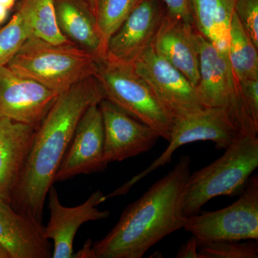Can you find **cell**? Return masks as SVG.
<instances>
[{
    "label": "cell",
    "instance_id": "obj_4",
    "mask_svg": "<svg viewBox=\"0 0 258 258\" xmlns=\"http://www.w3.org/2000/svg\"><path fill=\"white\" fill-rule=\"evenodd\" d=\"M225 150L217 160L190 174L183 203L186 217L199 214L212 199L240 193L257 169V135L242 134Z\"/></svg>",
    "mask_w": 258,
    "mask_h": 258
},
{
    "label": "cell",
    "instance_id": "obj_14",
    "mask_svg": "<svg viewBox=\"0 0 258 258\" xmlns=\"http://www.w3.org/2000/svg\"><path fill=\"white\" fill-rule=\"evenodd\" d=\"M47 195L50 217L45 227V235L53 242L52 257L73 258L75 237L80 227L86 222L105 220L109 217V212L98 209L101 204L106 201V195L98 190L84 203L73 208L62 205L53 185Z\"/></svg>",
    "mask_w": 258,
    "mask_h": 258
},
{
    "label": "cell",
    "instance_id": "obj_15",
    "mask_svg": "<svg viewBox=\"0 0 258 258\" xmlns=\"http://www.w3.org/2000/svg\"><path fill=\"white\" fill-rule=\"evenodd\" d=\"M154 51L194 86L200 79L199 32L193 24L165 13L153 43Z\"/></svg>",
    "mask_w": 258,
    "mask_h": 258
},
{
    "label": "cell",
    "instance_id": "obj_6",
    "mask_svg": "<svg viewBox=\"0 0 258 258\" xmlns=\"http://www.w3.org/2000/svg\"><path fill=\"white\" fill-rule=\"evenodd\" d=\"M229 112L220 107H205L200 111L174 118L169 145L148 167L133 176L118 189L106 195L107 199L121 196L153 171L171 162L179 148L198 142H212L217 149H226L242 135Z\"/></svg>",
    "mask_w": 258,
    "mask_h": 258
},
{
    "label": "cell",
    "instance_id": "obj_27",
    "mask_svg": "<svg viewBox=\"0 0 258 258\" xmlns=\"http://www.w3.org/2000/svg\"><path fill=\"white\" fill-rule=\"evenodd\" d=\"M159 1L164 5L168 14L181 19L186 23L193 24L191 0H159Z\"/></svg>",
    "mask_w": 258,
    "mask_h": 258
},
{
    "label": "cell",
    "instance_id": "obj_13",
    "mask_svg": "<svg viewBox=\"0 0 258 258\" xmlns=\"http://www.w3.org/2000/svg\"><path fill=\"white\" fill-rule=\"evenodd\" d=\"M99 108L104 133V159L108 164L148 152L160 138L150 127L106 98L100 102Z\"/></svg>",
    "mask_w": 258,
    "mask_h": 258
},
{
    "label": "cell",
    "instance_id": "obj_8",
    "mask_svg": "<svg viewBox=\"0 0 258 258\" xmlns=\"http://www.w3.org/2000/svg\"><path fill=\"white\" fill-rule=\"evenodd\" d=\"M184 229L200 245L258 240V177L251 176L240 198L227 208L187 217Z\"/></svg>",
    "mask_w": 258,
    "mask_h": 258
},
{
    "label": "cell",
    "instance_id": "obj_29",
    "mask_svg": "<svg viewBox=\"0 0 258 258\" xmlns=\"http://www.w3.org/2000/svg\"><path fill=\"white\" fill-rule=\"evenodd\" d=\"M87 3L89 8L92 10L93 14L96 17L97 12H98V6H99L101 0H84Z\"/></svg>",
    "mask_w": 258,
    "mask_h": 258
},
{
    "label": "cell",
    "instance_id": "obj_1",
    "mask_svg": "<svg viewBox=\"0 0 258 258\" xmlns=\"http://www.w3.org/2000/svg\"><path fill=\"white\" fill-rule=\"evenodd\" d=\"M105 98L95 76L60 93L38 128L10 205L42 222L49 189L80 120L90 106Z\"/></svg>",
    "mask_w": 258,
    "mask_h": 258
},
{
    "label": "cell",
    "instance_id": "obj_20",
    "mask_svg": "<svg viewBox=\"0 0 258 258\" xmlns=\"http://www.w3.org/2000/svg\"><path fill=\"white\" fill-rule=\"evenodd\" d=\"M257 49L234 12L229 33L228 56L238 82L258 79Z\"/></svg>",
    "mask_w": 258,
    "mask_h": 258
},
{
    "label": "cell",
    "instance_id": "obj_12",
    "mask_svg": "<svg viewBox=\"0 0 258 258\" xmlns=\"http://www.w3.org/2000/svg\"><path fill=\"white\" fill-rule=\"evenodd\" d=\"M104 133L99 103L93 104L80 120L69 149L55 176V182L80 174L104 170Z\"/></svg>",
    "mask_w": 258,
    "mask_h": 258
},
{
    "label": "cell",
    "instance_id": "obj_7",
    "mask_svg": "<svg viewBox=\"0 0 258 258\" xmlns=\"http://www.w3.org/2000/svg\"><path fill=\"white\" fill-rule=\"evenodd\" d=\"M200 79L195 86L204 107H220L229 112L242 134L257 135L241 98L239 83L232 71L228 50H222L199 33Z\"/></svg>",
    "mask_w": 258,
    "mask_h": 258
},
{
    "label": "cell",
    "instance_id": "obj_9",
    "mask_svg": "<svg viewBox=\"0 0 258 258\" xmlns=\"http://www.w3.org/2000/svg\"><path fill=\"white\" fill-rule=\"evenodd\" d=\"M133 66L174 118L205 108L195 86L172 64L158 55L153 46Z\"/></svg>",
    "mask_w": 258,
    "mask_h": 258
},
{
    "label": "cell",
    "instance_id": "obj_31",
    "mask_svg": "<svg viewBox=\"0 0 258 258\" xmlns=\"http://www.w3.org/2000/svg\"><path fill=\"white\" fill-rule=\"evenodd\" d=\"M16 0H0V5H3L8 10L11 9L14 6Z\"/></svg>",
    "mask_w": 258,
    "mask_h": 258
},
{
    "label": "cell",
    "instance_id": "obj_28",
    "mask_svg": "<svg viewBox=\"0 0 258 258\" xmlns=\"http://www.w3.org/2000/svg\"><path fill=\"white\" fill-rule=\"evenodd\" d=\"M200 246L198 239L192 237L186 243L182 244L176 254V258H200L198 247Z\"/></svg>",
    "mask_w": 258,
    "mask_h": 258
},
{
    "label": "cell",
    "instance_id": "obj_25",
    "mask_svg": "<svg viewBox=\"0 0 258 258\" xmlns=\"http://www.w3.org/2000/svg\"><path fill=\"white\" fill-rule=\"evenodd\" d=\"M235 13L244 31L258 47V0H237Z\"/></svg>",
    "mask_w": 258,
    "mask_h": 258
},
{
    "label": "cell",
    "instance_id": "obj_11",
    "mask_svg": "<svg viewBox=\"0 0 258 258\" xmlns=\"http://www.w3.org/2000/svg\"><path fill=\"white\" fill-rule=\"evenodd\" d=\"M165 13L159 0H140L108 40L104 60L133 66L153 46Z\"/></svg>",
    "mask_w": 258,
    "mask_h": 258
},
{
    "label": "cell",
    "instance_id": "obj_17",
    "mask_svg": "<svg viewBox=\"0 0 258 258\" xmlns=\"http://www.w3.org/2000/svg\"><path fill=\"white\" fill-rule=\"evenodd\" d=\"M35 132L30 125L0 118V200L6 203H11Z\"/></svg>",
    "mask_w": 258,
    "mask_h": 258
},
{
    "label": "cell",
    "instance_id": "obj_10",
    "mask_svg": "<svg viewBox=\"0 0 258 258\" xmlns=\"http://www.w3.org/2000/svg\"><path fill=\"white\" fill-rule=\"evenodd\" d=\"M60 93L0 66V118L37 129Z\"/></svg>",
    "mask_w": 258,
    "mask_h": 258
},
{
    "label": "cell",
    "instance_id": "obj_21",
    "mask_svg": "<svg viewBox=\"0 0 258 258\" xmlns=\"http://www.w3.org/2000/svg\"><path fill=\"white\" fill-rule=\"evenodd\" d=\"M20 8L28 20L32 37L52 44L71 42L59 28L53 0H23Z\"/></svg>",
    "mask_w": 258,
    "mask_h": 258
},
{
    "label": "cell",
    "instance_id": "obj_22",
    "mask_svg": "<svg viewBox=\"0 0 258 258\" xmlns=\"http://www.w3.org/2000/svg\"><path fill=\"white\" fill-rule=\"evenodd\" d=\"M30 37L28 20L19 8L9 23L0 30V66H6Z\"/></svg>",
    "mask_w": 258,
    "mask_h": 258
},
{
    "label": "cell",
    "instance_id": "obj_24",
    "mask_svg": "<svg viewBox=\"0 0 258 258\" xmlns=\"http://www.w3.org/2000/svg\"><path fill=\"white\" fill-rule=\"evenodd\" d=\"M200 258H257V240L220 241L203 244L199 249Z\"/></svg>",
    "mask_w": 258,
    "mask_h": 258
},
{
    "label": "cell",
    "instance_id": "obj_32",
    "mask_svg": "<svg viewBox=\"0 0 258 258\" xmlns=\"http://www.w3.org/2000/svg\"><path fill=\"white\" fill-rule=\"evenodd\" d=\"M0 258H10L9 254L1 244H0Z\"/></svg>",
    "mask_w": 258,
    "mask_h": 258
},
{
    "label": "cell",
    "instance_id": "obj_2",
    "mask_svg": "<svg viewBox=\"0 0 258 258\" xmlns=\"http://www.w3.org/2000/svg\"><path fill=\"white\" fill-rule=\"evenodd\" d=\"M191 159L180 157L172 170L129 205L102 240L92 244L94 258H142L166 236L184 228L183 213Z\"/></svg>",
    "mask_w": 258,
    "mask_h": 258
},
{
    "label": "cell",
    "instance_id": "obj_19",
    "mask_svg": "<svg viewBox=\"0 0 258 258\" xmlns=\"http://www.w3.org/2000/svg\"><path fill=\"white\" fill-rule=\"evenodd\" d=\"M237 0H191L197 31L222 50H228L231 20Z\"/></svg>",
    "mask_w": 258,
    "mask_h": 258
},
{
    "label": "cell",
    "instance_id": "obj_5",
    "mask_svg": "<svg viewBox=\"0 0 258 258\" xmlns=\"http://www.w3.org/2000/svg\"><path fill=\"white\" fill-rule=\"evenodd\" d=\"M94 76L106 99L150 127L160 138L168 142L174 117L132 64L101 60Z\"/></svg>",
    "mask_w": 258,
    "mask_h": 258
},
{
    "label": "cell",
    "instance_id": "obj_30",
    "mask_svg": "<svg viewBox=\"0 0 258 258\" xmlns=\"http://www.w3.org/2000/svg\"><path fill=\"white\" fill-rule=\"evenodd\" d=\"M9 10L5 8L3 5H0V25L4 23L8 18Z\"/></svg>",
    "mask_w": 258,
    "mask_h": 258
},
{
    "label": "cell",
    "instance_id": "obj_16",
    "mask_svg": "<svg viewBox=\"0 0 258 258\" xmlns=\"http://www.w3.org/2000/svg\"><path fill=\"white\" fill-rule=\"evenodd\" d=\"M0 244L10 258H50L52 249L42 222L0 200Z\"/></svg>",
    "mask_w": 258,
    "mask_h": 258
},
{
    "label": "cell",
    "instance_id": "obj_26",
    "mask_svg": "<svg viewBox=\"0 0 258 258\" xmlns=\"http://www.w3.org/2000/svg\"><path fill=\"white\" fill-rule=\"evenodd\" d=\"M238 83L244 110L252 124L258 128V79Z\"/></svg>",
    "mask_w": 258,
    "mask_h": 258
},
{
    "label": "cell",
    "instance_id": "obj_23",
    "mask_svg": "<svg viewBox=\"0 0 258 258\" xmlns=\"http://www.w3.org/2000/svg\"><path fill=\"white\" fill-rule=\"evenodd\" d=\"M140 0H101L97 21L106 48L108 40L128 18Z\"/></svg>",
    "mask_w": 258,
    "mask_h": 258
},
{
    "label": "cell",
    "instance_id": "obj_3",
    "mask_svg": "<svg viewBox=\"0 0 258 258\" xmlns=\"http://www.w3.org/2000/svg\"><path fill=\"white\" fill-rule=\"evenodd\" d=\"M98 60L73 42L52 44L30 37L6 64L15 73L61 93L94 76Z\"/></svg>",
    "mask_w": 258,
    "mask_h": 258
},
{
    "label": "cell",
    "instance_id": "obj_18",
    "mask_svg": "<svg viewBox=\"0 0 258 258\" xmlns=\"http://www.w3.org/2000/svg\"><path fill=\"white\" fill-rule=\"evenodd\" d=\"M61 32L68 39L88 51L98 60L106 51L96 17L84 0H53Z\"/></svg>",
    "mask_w": 258,
    "mask_h": 258
}]
</instances>
